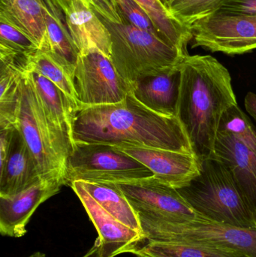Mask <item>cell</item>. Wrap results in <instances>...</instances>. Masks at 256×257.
Wrapping results in <instances>:
<instances>
[{
    "instance_id": "25",
    "label": "cell",
    "mask_w": 256,
    "mask_h": 257,
    "mask_svg": "<svg viewBox=\"0 0 256 257\" xmlns=\"http://www.w3.org/2000/svg\"><path fill=\"white\" fill-rule=\"evenodd\" d=\"M39 49L22 30L0 15V50L29 55Z\"/></svg>"
},
{
    "instance_id": "14",
    "label": "cell",
    "mask_w": 256,
    "mask_h": 257,
    "mask_svg": "<svg viewBox=\"0 0 256 257\" xmlns=\"http://www.w3.org/2000/svg\"><path fill=\"white\" fill-rule=\"evenodd\" d=\"M79 54L98 50L111 58V34L89 0H54Z\"/></svg>"
},
{
    "instance_id": "1",
    "label": "cell",
    "mask_w": 256,
    "mask_h": 257,
    "mask_svg": "<svg viewBox=\"0 0 256 257\" xmlns=\"http://www.w3.org/2000/svg\"><path fill=\"white\" fill-rule=\"evenodd\" d=\"M72 137L74 142L193 154L178 118L152 111L132 92L118 103L80 107L74 120Z\"/></svg>"
},
{
    "instance_id": "11",
    "label": "cell",
    "mask_w": 256,
    "mask_h": 257,
    "mask_svg": "<svg viewBox=\"0 0 256 257\" xmlns=\"http://www.w3.org/2000/svg\"><path fill=\"white\" fill-rule=\"evenodd\" d=\"M115 184L127 198L138 219L179 221L204 217L190 206L177 189L154 176Z\"/></svg>"
},
{
    "instance_id": "30",
    "label": "cell",
    "mask_w": 256,
    "mask_h": 257,
    "mask_svg": "<svg viewBox=\"0 0 256 257\" xmlns=\"http://www.w3.org/2000/svg\"><path fill=\"white\" fill-rule=\"evenodd\" d=\"M245 108L256 122V94L249 92L245 97Z\"/></svg>"
},
{
    "instance_id": "29",
    "label": "cell",
    "mask_w": 256,
    "mask_h": 257,
    "mask_svg": "<svg viewBox=\"0 0 256 257\" xmlns=\"http://www.w3.org/2000/svg\"><path fill=\"white\" fill-rule=\"evenodd\" d=\"M99 15L115 24H123L114 0H89Z\"/></svg>"
},
{
    "instance_id": "24",
    "label": "cell",
    "mask_w": 256,
    "mask_h": 257,
    "mask_svg": "<svg viewBox=\"0 0 256 257\" xmlns=\"http://www.w3.org/2000/svg\"><path fill=\"white\" fill-rule=\"evenodd\" d=\"M27 68L48 78L74 102L80 105L74 81L75 68L63 64L52 54L40 49L28 55Z\"/></svg>"
},
{
    "instance_id": "12",
    "label": "cell",
    "mask_w": 256,
    "mask_h": 257,
    "mask_svg": "<svg viewBox=\"0 0 256 257\" xmlns=\"http://www.w3.org/2000/svg\"><path fill=\"white\" fill-rule=\"evenodd\" d=\"M85 208L99 234L101 257H114L133 253L145 241L143 234L126 226L105 211L87 191L81 181L70 184Z\"/></svg>"
},
{
    "instance_id": "31",
    "label": "cell",
    "mask_w": 256,
    "mask_h": 257,
    "mask_svg": "<svg viewBox=\"0 0 256 257\" xmlns=\"http://www.w3.org/2000/svg\"><path fill=\"white\" fill-rule=\"evenodd\" d=\"M99 248H100V244H99V238H97L93 247L82 257H101L100 253H99Z\"/></svg>"
},
{
    "instance_id": "20",
    "label": "cell",
    "mask_w": 256,
    "mask_h": 257,
    "mask_svg": "<svg viewBox=\"0 0 256 257\" xmlns=\"http://www.w3.org/2000/svg\"><path fill=\"white\" fill-rule=\"evenodd\" d=\"M48 48L46 51L57 60L75 68L79 52L72 40L64 15L54 0H44Z\"/></svg>"
},
{
    "instance_id": "15",
    "label": "cell",
    "mask_w": 256,
    "mask_h": 257,
    "mask_svg": "<svg viewBox=\"0 0 256 257\" xmlns=\"http://www.w3.org/2000/svg\"><path fill=\"white\" fill-rule=\"evenodd\" d=\"M118 148L147 166L156 179L176 189L186 185L200 172L199 161L190 153L138 147Z\"/></svg>"
},
{
    "instance_id": "3",
    "label": "cell",
    "mask_w": 256,
    "mask_h": 257,
    "mask_svg": "<svg viewBox=\"0 0 256 257\" xmlns=\"http://www.w3.org/2000/svg\"><path fill=\"white\" fill-rule=\"evenodd\" d=\"M200 215L236 227L256 228V213L231 172L216 157L200 162V172L177 189Z\"/></svg>"
},
{
    "instance_id": "4",
    "label": "cell",
    "mask_w": 256,
    "mask_h": 257,
    "mask_svg": "<svg viewBox=\"0 0 256 257\" xmlns=\"http://www.w3.org/2000/svg\"><path fill=\"white\" fill-rule=\"evenodd\" d=\"M15 127L33 154L41 178L60 180L66 185V162L72 141L49 120L24 72Z\"/></svg>"
},
{
    "instance_id": "10",
    "label": "cell",
    "mask_w": 256,
    "mask_h": 257,
    "mask_svg": "<svg viewBox=\"0 0 256 257\" xmlns=\"http://www.w3.org/2000/svg\"><path fill=\"white\" fill-rule=\"evenodd\" d=\"M192 48L202 47L228 55L246 54L256 49V13L216 12L191 26Z\"/></svg>"
},
{
    "instance_id": "2",
    "label": "cell",
    "mask_w": 256,
    "mask_h": 257,
    "mask_svg": "<svg viewBox=\"0 0 256 257\" xmlns=\"http://www.w3.org/2000/svg\"><path fill=\"white\" fill-rule=\"evenodd\" d=\"M180 70L177 117L200 163L214 157L221 119L237 99L229 72L212 56L188 54Z\"/></svg>"
},
{
    "instance_id": "7",
    "label": "cell",
    "mask_w": 256,
    "mask_h": 257,
    "mask_svg": "<svg viewBox=\"0 0 256 257\" xmlns=\"http://www.w3.org/2000/svg\"><path fill=\"white\" fill-rule=\"evenodd\" d=\"M214 157L231 172L256 213V127L237 104L221 119Z\"/></svg>"
},
{
    "instance_id": "33",
    "label": "cell",
    "mask_w": 256,
    "mask_h": 257,
    "mask_svg": "<svg viewBox=\"0 0 256 257\" xmlns=\"http://www.w3.org/2000/svg\"><path fill=\"white\" fill-rule=\"evenodd\" d=\"M29 257H46V255L45 253H42V252H36V253H33V254Z\"/></svg>"
},
{
    "instance_id": "16",
    "label": "cell",
    "mask_w": 256,
    "mask_h": 257,
    "mask_svg": "<svg viewBox=\"0 0 256 257\" xmlns=\"http://www.w3.org/2000/svg\"><path fill=\"white\" fill-rule=\"evenodd\" d=\"M180 64L138 79L133 85L134 96L155 112L177 117L181 84Z\"/></svg>"
},
{
    "instance_id": "21",
    "label": "cell",
    "mask_w": 256,
    "mask_h": 257,
    "mask_svg": "<svg viewBox=\"0 0 256 257\" xmlns=\"http://www.w3.org/2000/svg\"><path fill=\"white\" fill-rule=\"evenodd\" d=\"M81 182L90 196L105 211L128 227L143 234L136 212L127 198L115 184Z\"/></svg>"
},
{
    "instance_id": "32",
    "label": "cell",
    "mask_w": 256,
    "mask_h": 257,
    "mask_svg": "<svg viewBox=\"0 0 256 257\" xmlns=\"http://www.w3.org/2000/svg\"><path fill=\"white\" fill-rule=\"evenodd\" d=\"M161 3L165 6V7L167 9H169L170 6L172 5V3L174 2H175L176 0H160ZM169 11V10H168Z\"/></svg>"
},
{
    "instance_id": "9",
    "label": "cell",
    "mask_w": 256,
    "mask_h": 257,
    "mask_svg": "<svg viewBox=\"0 0 256 257\" xmlns=\"http://www.w3.org/2000/svg\"><path fill=\"white\" fill-rule=\"evenodd\" d=\"M74 81L81 107L118 103L133 90L111 58L98 50L79 54Z\"/></svg>"
},
{
    "instance_id": "34",
    "label": "cell",
    "mask_w": 256,
    "mask_h": 257,
    "mask_svg": "<svg viewBox=\"0 0 256 257\" xmlns=\"http://www.w3.org/2000/svg\"><path fill=\"white\" fill-rule=\"evenodd\" d=\"M135 256H136V257H147L145 256H143V255H135Z\"/></svg>"
},
{
    "instance_id": "27",
    "label": "cell",
    "mask_w": 256,
    "mask_h": 257,
    "mask_svg": "<svg viewBox=\"0 0 256 257\" xmlns=\"http://www.w3.org/2000/svg\"><path fill=\"white\" fill-rule=\"evenodd\" d=\"M114 1L117 5L120 17L123 20V24L126 23L130 24L140 30L153 33L165 40L156 30L153 21H151L147 12L135 0H114Z\"/></svg>"
},
{
    "instance_id": "26",
    "label": "cell",
    "mask_w": 256,
    "mask_h": 257,
    "mask_svg": "<svg viewBox=\"0 0 256 257\" xmlns=\"http://www.w3.org/2000/svg\"><path fill=\"white\" fill-rule=\"evenodd\" d=\"M222 0H176L169 12L185 25L191 27L195 21L214 13Z\"/></svg>"
},
{
    "instance_id": "28",
    "label": "cell",
    "mask_w": 256,
    "mask_h": 257,
    "mask_svg": "<svg viewBox=\"0 0 256 257\" xmlns=\"http://www.w3.org/2000/svg\"><path fill=\"white\" fill-rule=\"evenodd\" d=\"M216 12L229 14H255L256 0H222Z\"/></svg>"
},
{
    "instance_id": "13",
    "label": "cell",
    "mask_w": 256,
    "mask_h": 257,
    "mask_svg": "<svg viewBox=\"0 0 256 257\" xmlns=\"http://www.w3.org/2000/svg\"><path fill=\"white\" fill-rule=\"evenodd\" d=\"M64 182L44 180L12 196H0V233L21 238L27 233V225L41 204L60 192Z\"/></svg>"
},
{
    "instance_id": "23",
    "label": "cell",
    "mask_w": 256,
    "mask_h": 257,
    "mask_svg": "<svg viewBox=\"0 0 256 257\" xmlns=\"http://www.w3.org/2000/svg\"><path fill=\"white\" fill-rule=\"evenodd\" d=\"M147 257H247L234 250L197 243L151 241L134 253Z\"/></svg>"
},
{
    "instance_id": "6",
    "label": "cell",
    "mask_w": 256,
    "mask_h": 257,
    "mask_svg": "<svg viewBox=\"0 0 256 257\" xmlns=\"http://www.w3.org/2000/svg\"><path fill=\"white\" fill-rule=\"evenodd\" d=\"M139 221L147 242L197 243L256 257V228L236 227L205 217L179 221L139 218Z\"/></svg>"
},
{
    "instance_id": "5",
    "label": "cell",
    "mask_w": 256,
    "mask_h": 257,
    "mask_svg": "<svg viewBox=\"0 0 256 257\" xmlns=\"http://www.w3.org/2000/svg\"><path fill=\"white\" fill-rule=\"evenodd\" d=\"M98 15L111 34V61L132 87L143 77L179 66L188 55L153 33Z\"/></svg>"
},
{
    "instance_id": "17",
    "label": "cell",
    "mask_w": 256,
    "mask_h": 257,
    "mask_svg": "<svg viewBox=\"0 0 256 257\" xmlns=\"http://www.w3.org/2000/svg\"><path fill=\"white\" fill-rule=\"evenodd\" d=\"M40 180L34 157L16 128L7 160L0 166V196L18 194Z\"/></svg>"
},
{
    "instance_id": "18",
    "label": "cell",
    "mask_w": 256,
    "mask_h": 257,
    "mask_svg": "<svg viewBox=\"0 0 256 257\" xmlns=\"http://www.w3.org/2000/svg\"><path fill=\"white\" fill-rule=\"evenodd\" d=\"M24 73L36 90L49 120L56 127L69 136L73 145L74 120L81 105L41 74L27 69V66Z\"/></svg>"
},
{
    "instance_id": "19",
    "label": "cell",
    "mask_w": 256,
    "mask_h": 257,
    "mask_svg": "<svg viewBox=\"0 0 256 257\" xmlns=\"http://www.w3.org/2000/svg\"><path fill=\"white\" fill-rule=\"evenodd\" d=\"M44 7V0H1L0 15L26 33L39 49L46 51L48 42Z\"/></svg>"
},
{
    "instance_id": "22",
    "label": "cell",
    "mask_w": 256,
    "mask_h": 257,
    "mask_svg": "<svg viewBox=\"0 0 256 257\" xmlns=\"http://www.w3.org/2000/svg\"><path fill=\"white\" fill-rule=\"evenodd\" d=\"M135 1L147 12L161 36L167 42L188 54L186 47L193 38L191 27L174 18L160 0Z\"/></svg>"
},
{
    "instance_id": "8",
    "label": "cell",
    "mask_w": 256,
    "mask_h": 257,
    "mask_svg": "<svg viewBox=\"0 0 256 257\" xmlns=\"http://www.w3.org/2000/svg\"><path fill=\"white\" fill-rule=\"evenodd\" d=\"M141 162L112 145L74 142L66 162V184H123L153 177Z\"/></svg>"
}]
</instances>
